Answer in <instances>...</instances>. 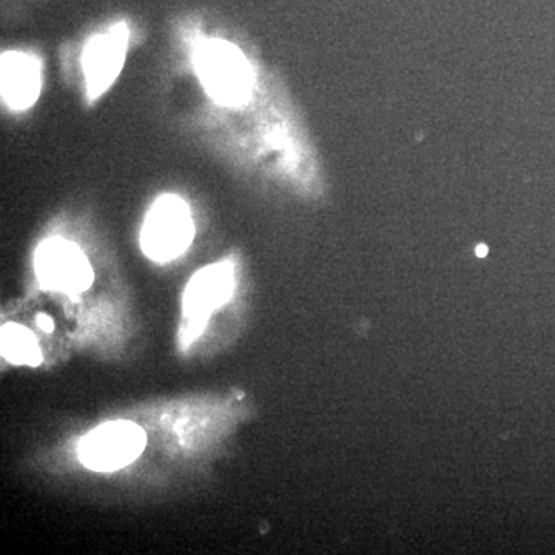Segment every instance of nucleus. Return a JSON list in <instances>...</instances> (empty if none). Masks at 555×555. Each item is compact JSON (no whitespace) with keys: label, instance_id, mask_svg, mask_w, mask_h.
Returning <instances> with one entry per match:
<instances>
[{"label":"nucleus","instance_id":"f03ea898","mask_svg":"<svg viewBox=\"0 0 555 555\" xmlns=\"http://www.w3.org/2000/svg\"><path fill=\"white\" fill-rule=\"evenodd\" d=\"M195 224L184 199L164 195L155 201L141 232V247L150 259L167 262L181 257L192 244Z\"/></svg>","mask_w":555,"mask_h":555},{"label":"nucleus","instance_id":"7ed1b4c3","mask_svg":"<svg viewBox=\"0 0 555 555\" xmlns=\"http://www.w3.org/2000/svg\"><path fill=\"white\" fill-rule=\"evenodd\" d=\"M145 444L147 437L137 423L109 422L82 438L79 459L91 470L113 473L133 463Z\"/></svg>","mask_w":555,"mask_h":555},{"label":"nucleus","instance_id":"20e7f679","mask_svg":"<svg viewBox=\"0 0 555 555\" xmlns=\"http://www.w3.org/2000/svg\"><path fill=\"white\" fill-rule=\"evenodd\" d=\"M233 286H235V276H233V264L230 261L208 266L190 280L182 299L184 346L195 341L203 334L211 313L232 297Z\"/></svg>","mask_w":555,"mask_h":555},{"label":"nucleus","instance_id":"39448f33","mask_svg":"<svg viewBox=\"0 0 555 555\" xmlns=\"http://www.w3.org/2000/svg\"><path fill=\"white\" fill-rule=\"evenodd\" d=\"M35 270L40 286L62 292L73 299L93 284L94 275L89 259L76 244L67 240L43 241L35 255Z\"/></svg>","mask_w":555,"mask_h":555},{"label":"nucleus","instance_id":"f257e3e1","mask_svg":"<svg viewBox=\"0 0 555 555\" xmlns=\"http://www.w3.org/2000/svg\"><path fill=\"white\" fill-rule=\"evenodd\" d=\"M193 64L204 90L219 105L241 107L250 100L254 68L238 47L224 39L199 40Z\"/></svg>","mask_w":555,"mask_h":555},{"label":"nucleus","instance_id":"423d86ee","mask_svg":"<svg viewBox=\"0 0 555 555\" xmlns=\"http://www.w3.org/2000/svg\"><path fill=\"white\" fill-rule=\"evenodd\" d=\"M129 39V27L120 22L87 43L82 54V68L91 102L102 96L118 78L126 62Z\"/></svg>","mask_w":555,"mask_h":555},{"label":"nucleus","instance_id":"1a4fd4ad","mask_svg":"<svg viewBox=\"0 0 555 555\" xmlns=\"http://www.w3.org/2000/svg\"><path fill=\"white\" fill-rule=\"evenodd\" d=\"M38 326L40 328H42L43 332H53V328H54V323H53V320H51V318L49 315H43V313H40V315H38Z\"/></svg>","mask_w":555,"mask_h":555},{"label":"nucleus","instance_id":"6e6552de","mask_svg":"<svg viewBox=\"0 0 555 555\" xmlns=\"http://www.w3.org/2000/svg\"><path fill=\"white\" fill-rule=\"evenodd\" d=\"M2 356L10 363L21 366H39L42 363V352L35 335L27 327L9 323L0 331Z\"/></svg>","mask_w":555,"mask_h":555},{"label":"nucleus","instance_id":"0eeeda50","mask_svg":"<svg viewBox=\"0 0 555 555\" xmlns=\"http://www.w3.org/2000/svg\"><path fill=\"white\" fill-rule=\"evenodd\" d=\"M2 100L13 109H27L42 90V65L38 57L22 51H7L0 60Z\"/></svg>","mask_w":555,"mask_h":555}]
</instances>
